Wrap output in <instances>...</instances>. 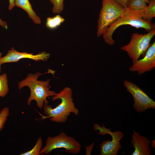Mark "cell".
I'll return each instance as SVG.
<instances>
[{
    "label": "cell",
    "mask_w": 155,
    "mask_h": 155,
    "mask_svg": "<svg viewBox=\"0 0 155 155\" xmlns=\"http://www.w3.org/2000/svg\"><path fill=\"white\" fill-rule=\"evenodd\" d=\"M72 96L73 92L70 88L68 87L64 88L59 93L52 97L53 101L57 99L61 100V103L58 106L53 108L48 104L44 105V112L47 116H42V119L50 118L53 122L63 123L67 120L68 117L71 113L78 116L79 111L75 106Z\"/></svg>",
    "instance_id": "1"
},
{
    "label": "cell",
    "mask_w": 155,
    "mask_h": 155,
    "mask_svg": "<svg viewBox=\"0 0 155 155\" xmlns=\"http://www.w3.org/2000/svg\"><path fill=\"white\" fill-rule=\"evenodd\" d=\"M43 74L39 72L34 74L30 73L25 79L18 83L20 90L25 86H27L30 89V94L27 100V104L30 105L31 102L34 100L40 109L42 108L44 104H48V97H53L57 94L55 91L50 90L51 86L49 85V79L45 81L38 80V77Z\"/></svg>",
    "instance_id": "2"
},
{
    "label": "cell",
    "mask_w": 155,
    "mask_h": 155,
    "mask_svg": "<svg viewBox=\"0 0 155 155\" xmlns=\"http://www.w3.org/2000/svg\"><path fill=\"white\" fill-rule=\"evenodd\" d=\"M123 14L111 24L102 35L105 42L107 44L112 45L115 43L113 38L114 31L119 27L123 25H129L137 29L144 28L146 31L155 29L154 24L144 20L141 17V13L143 10L135 11L125 7Z\"/></svg>",
    "instance_id": "3"
},
{
    "label": "cell",
    "mask_w": 155,
    "mask_h": 155,
    "mask_svg": "<svg viewBox=\"0 0 155 155\" xmlns=\"http://www.w3.org/2000/svg\"><path fill=\"white\" fill-rule=\"evenodd\" d=\"M125 9V7L114 0H102L97 22V37L102 35L109 26L123 14Z\"/></svg>",
    "instance_id": "4"
},
{
    "label": "cell",
    "mask_w": 155,
    "mask_h": 155,
    "mask_svg": "<svg viewBox=\"0 0 155 155\" xmlns=\"http://www.w3.org/2000/svg\"><path fill=\"white\" fill-rule=\"evenodd\" d=\"M82 145L73 137L61 132L54 137H48L46 145L42 149L40 154H48L56 149L63 148L65 152L72 154H77L80 151Z\"/></svg>",
    "instance_id": "5"
},
{
    "label": "cell",
    "mask_w": 155,
    "mask_h": 155,
    "mask_svg": "<svg viewBox=\"0 0 155 155\" xmlns=\"http://www.w3.org/2000/svg\"><path fill=\"white\" fill-rule=\"evenodd\" d=\"M155 35V29L146 34L133 33L129 43L120 48L126 51L132 60L133 63L144 55L150 46V42Z\"/></svg>",
    "instance_id": "6"
},
{
    "label": "cell",
    "mask_w": 155,
    "mask_h": 155,
    "mask_svg": "<svg viewBox=\"0 0 155 155\" xmlns=\"http://www.w3.org/2000/svg\"><path fill=\"white\" fill-rule=\"evenodd\" d=\"M94 129L96 131H98V133L102 135L108 134L112 138L111 141L105 140L100 145V155H117L118 152L121 148L120 142L124 134L121 131L115 132L111 131L110 129L106 128L104 125L100 126L97 123L94 125Z\"/></svg>",
    "instance_id": "7"
},
{
    "label": "cell",
    "mask_w": 155,
    "mask_h": 155,
    "mask_svg": "<svg viewBox=\"0 0 155 155\" xmlns=\"http://www.w3.org/2000/svg\"><path fill=\"white\" fill-rule=\"evenodd\" d=\"M123 85L133 98V107L137 112H144L148 109L155 108V101L135 84L125 80Z\"/></svg>",
    "instance_id": "8"
},
{
    "label": "cell",
    "mask_w": 155,
    "mask_h": 155,
    "mask_svg": "<svg viewBox=\"0 0 155 155\" xmlns=\"http://www.w3.org/2000/svg\"><path fill=\"white\" fill-rule=\"evenodd\" d=\"M129 69L130 71L136 72L139 75L152 70L155 67V42L151 44L144 56L136 61Z\"/></svg>",
    "instance_id": "9"
},
{
    "label": "cell",
    "mask_w": 155,
    "mask_h": 155,
    "mask_svg": "<svg viewBox=\"0 0 155 155\" xmlns=\"http://www.w3.org/2000/svg\"><path fill=\"white\" fill-rule=\"evenodd\" d=\"M50 54L46 52H42L34 55L33 53H28L27 52H19L13 47L8 50L7 54L1 59L2 64L5 63L17 62L19 60L23 58H28L36 61H45L49 59Z\"/></svg>",
    "instance_id": "10"
},
{
    "label": "cell",
    "mask_w": 155,
    "mask_h": 155,
    "mask_svg": "<svg viewBox=\"0 0 155 155\" xmlns=\"http://www.w3.org/2000/svg\"><path fill=\"white\" fill-rule=\"evenodd\" d=\"M150 140L147 137L140 135L133 130L131 144L135 150L131 155H150Z\"/></svg>",
    "instance_id": "11"
},
{
    "label": "cell",
    "mask_w": 155,
    "mask_h": 155,
    "mask_svg": "<svg viewBox=\"0 0 155 155\" xmlns=\"http://www.w3.org/2000/svg\"><path fill=\"white\" fill-rule=\"evenodd\" d=\"M15 6L20 7L25 10L28 16L36 24H40L41 21L40 18L32 9V5L29 0H15Z\"/></svg>",
    "instance_id": "12"
},
{
    "label": "cell",
    "mask_w": 155,
    "mask_h": 155,
    "mask_svg": "<svg viewBox=\"0 0 155 155\" xmlns=\"http://www.w3.org/2000/svg\"><path fill=\"white\" fill-rule=\"evenodd\" d=\"M148 5L141 13V17L144 20L151 23L155 16V0H149Z\"/></svg>",
    "instance_id": "13"
},
{
    "label": "cell",
    "mask_w": 155,
    "mask_h": 155,
    "mask_svg": "<svg viewBox=\"0 0 155 155\" xmlns=\"http://www.w3.org/2000/svg\"><path fill=\"white\" fill-rule=\"evenodd\" d=\"M64 21L63 18L58 14L53 17L47 18L46 25L49 28L53 29L60 26Z\"/></svg>",
    "instance_id": "14"
},
{
    "label": "cell",
    "mask_w": 155,
    "mask_h": 155,
    "mask_svg": "<svg viewBox=\"0 0 155 155\" xmlns=\"http://www.w3.org/2000/svg\"><path fill=\"white\" fill-rule=\"evenodd\" d=\"M147 3L144 0H129L127 7L135 11L144 10L147 6Z\"/></svg>",
    "instance_id": "15"
},
{
    "label": "cell",
    "mask_w": 155,
    "mask_h": 155,
    "mask_svg": "<svg viewBox=\"0 0 155 155\" xmlns=\"http://www.w3.org/2000/svg\"><path fill=\"white\" fill-rule=\"evenodd\" d=\"M9 89L7 74L0 75V97H4L8 92Z\"/></svg>",
    "instance_id": "16"
},
{
    "label": "cell",
    "mask_w": 155,
    "mask_h": 155,
    "mask_svg": "<svg viewBox=\"0 0 155 155\" xmlns=\"http://www.w3.org/2000/svg\"><path fill=\"white\" fill-rule=\"evenodd\" d=\"M42 145V140L39 137L33 148L30 151L20 154L21 155H39Z\"/></svg>",
    "instance_id": "17"
},
{
    "label": "cell",
    "mask_w": 155,
    "mask_h": 155,
    "mask_svg": "<svg viewBox=\"0 0 155 155\" xmlns=\"http://www.w3.org/2000/svg\"><path fill=\"white\" fill-rule=\"evenodd\" d=\"M53 5L52 11L53 13L59 14L63 11L64 8V0H49Z\"/></svg>",
    "instance_id": "18"
},
{
    "label": "cell",
    "mask_w": 155,
    "mask_h": 155,
    "mask_svg": "<svg viewBox=\"0 0 155 155\" xmlns=\"http://www.w3.org/2000/svg\"><path fill=\"white\" fill-rule=\"evenodd\" d=\"M9 115V110L7 107L2 108L0 111V131L4 127Z\"/></svg>",
    "instance_id": "19"
},
{
    "label": "cell",
    "mask_w": 155,
    "mask_h": 155,
    "mask_svg": "<svg viewBox=\"0 0 155 155\" xmlns=\"http://www.w3.org/2000/svg\"><path fill=\"white\" fill-rule=\"evenodd\" d=\"M94 143L93 142L91 144L88 146L85 147L86 155H91L92 150L94 146Z\"/></svg>",
    "instance_id": "20"
},
{
    "label": "cell",
    "mask_w": 155,
    "mask_h": 155,
    "mask_svg": "<svg viewBox=\"0 0 155 155\" xmlns=\"http://www.w3.org/2000/svg\"><path fill=\"white\" fill-rule=\"evenodd\" d=\"M118 4L124 7H127L129 0H114Z\"/></svg>",
    "instance_id": "21"
},
{
    "label": "cell",
    "mask_w": 155,
    "mask_h": 155,
    "mask_svg": "<svg viewBox=\"0 0 155 155\" xmlns=\"http://www.w3.org/2000/svg\"><path fill=\"white\" fill-rule=\"evenodd\" d=\"M9 4L8 9L9 10H11L15 6V0H9Z\"/></svg>",
    "instance_id": "22"
},
{
    "label": "cell",
    "mask_w": 155,
    "mask_h": 155,
    "mask_svg": "<svg viewBox=\"0 0 155 155\" xmlns=\"http://www.w3.org/2000/svg\"><path fill=\"white\" fill-rule=\"evenodd\" d=\"M0 26L5 28L7 29L8 25L7 23L0 18Z\"/></svg>",
    "instance_id": "23"
},
{
    "label": "cell",
    "mask_w": 155,
    "mask_h": 155,
    "mask_svg": "<svg viewBox=\"0 0 155 155\" xmlns=\"http://www.w3.org/2000/svg\"><path fill=\"white\" fill-rule=\"evenodd\" d=\"M2 53L0 52V72L1 71V65L2 64L1 63V61H0L2 57Z\"/></svg>",
    "instance_id": "24"
},
{
    "label": "cell",
    "mask_w": 155,
    "mask_h": 155,
    "mask_svg": "<svg viewBox=\"0 0 155 155\" xmlns=\"http://www.w3.org/2000/svg\"><path fill=\"white\" fill-rule=\"evenodd\" d=\"M144 0L145 1H146L147 3H148L149 2V0Z\"/></svg>",
    "instance_id": "25"
}]
</instances>
